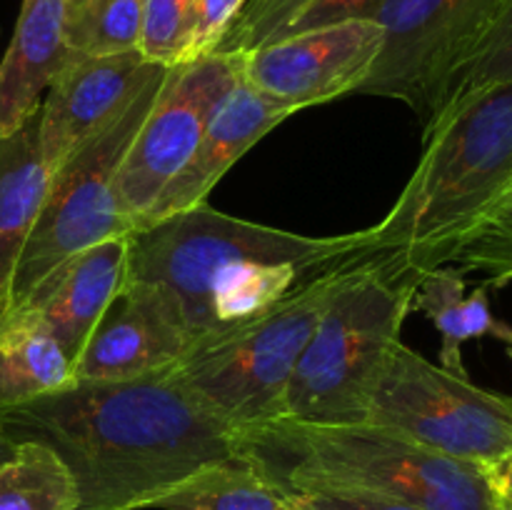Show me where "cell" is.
<instances>
[{"instance_id":"277c9868","label":"cell","mask_w":512,"mask_h":510,"mask_svg":"<svg viewBox=\"0 0 512 510\" xmlns=\"http://www.w3.org/2000/svg\"><path fill=\"white\" fill-rule=\"evenodd\" d=\"M353 263L333 265L295 285L265 313L203 335L168 378L238 428L283 418L290 378Z\"/></svg>"},{"instance_id":"3957f363","label":"cell","mask_w":512,"mask_h":510,"mask_svg":"<svg viewBox=\"0 0 512 510\" xmlns=\"http://www.w3.org/2000/svg\"><path fill=\"white\" fill-rule=\"evenodd\" d=\"M235 458L285 493H353L423 510H500L490 470L365 423L275 418L235 430Z\"/></svg>"},{"instance_id":"4316f807","label":"cell","mask_w":512,"mask_h":510,"mask_svg":"<svg viewBox=\"0 0 512 510\" xmlns=\"http://www.w3.org/2000/svg\"><path fill=\"white\" fill-rule=\"evenodd\" d=\"M243 5L245 0H198L195 3L193 33H190L183 63L213 53Z\"/></svg>"},{"instance_id":"2e32d148","label":"cell","mask_w":512,"mask_h":510,"mask_svg":"<svg viewBox=\"0 0 512 510\" xmlns=\"http://www.w3.org/2000/svg\"><path fill=\"white\" fill-rule=\"evenodd\" d=\"M65 0H23L0 58V138L38 113L53 80L73 63L63 38Z\"/></svg>"},{"instance_id":"484cf974","label":"cell","mask_w":512,"mask_h":510,"mask_svg":"<svg viewBox=\"0 0 512 510\" xmlns=\"http://www.w3.org/2000/svg\"><path fill=\"white\" fill-rule=\"evenodd\" d=\"M198 0H143L140 55L155 65L183 63Z\"/></svg>"},{"instance_id":"d6a6232c","label":"cell","mask_w":512,"mask_h":510,"mask_svg":"<svg viewBox=\"0 0 512 510\" xmlns=\"http://www.w3.org/2000/svg\"><path fill=\"white\" fill-rule=\"evenodd\" d=\"M500 510H512V498H500Z\"/></svg>"},{"instance_id":"4dcf8cb0","label":"cell","mask_w":512,"mask_h":510,"mask_svg":"<svg viewBox=\"0 0 512 510\" xmlns=\"http://www.w3.org/2000/svg\"><path fill=\"white\" fill-rule=\"evenodd\" d=\"M15 445H18V443H13V440L8 438V433L3 430V425H0V465H3L5 460L10 458V455H13Z\"/></svg>"},{"instance_id":"83f0119b","label":"cell","mask_w":512,"mask_h":510,"mask_svg":"<svg viewBox=\"0 0 512 510\" xmlns=\"http://www.w3.org/2000/svg\"><path fill=\"white\" fill-rule=\"evenodd\" d=\"M383 3L385 0H313L303 10V15L290 25L288 35L328 28V25L348 23V20H373V15L378 13Z\"/></svg>"},{"instance_id":"d6986e66","label":"cell","mask_w":512,"mask_h":510,"mask_svg":"<svg viewBox=\"0 0 512 510\" xmlns=\"http://www.w3.org/2000/svg\"><path fill=\"white\" fill-rule=\"evenodd\" d=\"M413 310L423 313L440 333V365L458 375H468L463 365V345L478 338L503 340L508 323L495 320L488 285L465 295V278L453 268L433 270L418 283Z\"/></svg>"},{"instance_id":"cb8c5ba5","label":"cell","mask_w":512,"mask_h":510,"mask_svg":"<svg viewBox=\"0 0 512 510\" xmlns=\"http://www.w3.org/2000/svg\"><path fill=\"white\" fill-rule=\"evenodd\" d=\"M510 80H512V0H505L498 18L493 20L490 30L485 33V38L480 40L478 48L473 50V55L465 60L463 68H460L458 73H455V78L450 80L440 113H443L445 108H450L453 103H458V100L478 93V90L493 88V85H500V83H510ZM438 115H435V118H438Z\"/></svg>"},{"instance_id":"9c48e42d","label":"cell","mask_w":512,"mask_h":510,"mask_svg":"<svg viewBox=\"0 0 512 510\" xmlns=\"http://www.w3.org/2000/svg\"><path fill=\"white\" fill-rule=\"evenodd\" d=\"M505 0H385L373 15L383 45L358 95L400 100L423 130L443 108L450 80L473 55Z\"/></svg>"},{"instance_id":"7c38bea8","label":"cell","mask_w":512,"mask_h":510,"mask_svg":"<svg viewBox=\"0 0 512 510\" xmlns=\"http://www.w3.org/2000/svg\"><path fill=\"white\" fill-rule=\"evenodd\" d=\"M193 345L188 325L158 285H125L73 363V380H135L168 373Z\"/></svg>"},{"instance_id":"8fae6325","label":"cell","mask_w":512,"mask_h":510,"mask_svg":"<svg viewBox=\"0 0 512 510\" xmlns=\"http://www.w3.org/2000/svg\"><path fill=\"white\" fill-rule=\"evenodd\" d=\"M383 45L375 20L305 30L243 55V80L288 110L355 93Z\"/></svg>"},{"instance_id":"5bb4252c","label":"cell","mask_w":512,"mask_h":510,"mask_svg":"<svg viewBox=\"0 0 512 510\" xmlns=\"http://www.w3.org/2000/svg\"><path fill=\"white\" fill-rule=\"evenodd\" d=\"M125 278L128 235L103 240L93 248L70 255L58 268L50 270L20 305L43 320L70 363H75L95 325L125 285Z\"/></svg>"},{"instance_id":"ac0fdd59","label":"cell","mask_w":512,"mask_h":510,"mask_svg":"<svg viewBox=\"0 0 512 510\" xmlns=\"http://www.w3.org/2000/svg\"><path fill=\"white\" fill-rule=\"evenodd\" d=\"M73 383V363L30 308L0 315V408Z\"/></svg>"},{"instance_id":"836d02e7","label":"cell","mask_w":512,"mask_h":510,"mask_svg":"<svg viewBox=\"0 0 512 510\" xmlns=\"http://www.w3.org/2000/svg\"><path fill=\"white\" fill-rule=\"evenodd\" d=\"M295 505H298V510H308V508H303V505H300V503H298V500H295Z\"/></svg>"},{"instance_id":"ffe728a7","label":"cell","mask_w":512,"mask_h":510,"mask_svg":"<svg viewBox=\"0 0 512 510\" xmlns=\"http://www.w3.org/2000/svg\"><path fill=\"white\" fill-rule=\"evenodd\" d=\"M160 510H298L295 498L240 458L218 460L165 490Z\"/></svg>"},{"instance_id":"4fadbf2b","label":"cell","mask_w":512,"mask_h":510,"mask_svg":"<svg viewBox=\"0 0 512 510\" xmlns=\"http://www.w3.org/2000/svg\"><path fill=\"white\" fill-rule=\"evenodd\" d=\"M160 68L165 65L148 63L140 50L73 60L53 80L38 108L40 150L50 173L118 120Z\"/></svg>"},{"instance_id":"1f68e13d","label":"cell","mask_w":512,"mask_h":510,"mask_svg":"<svg viewBox=\"0 0 512 510\" xmlns=\"http://www.w3.org/2000/svg\"><path fill=\"white\" fill-rule=\"evenodd\" d=\"M503 343L508 345V355L512 358V325H508V330H505V335H503Z\"/></svg>"},{"instance_id":"d4e9b609","label":"cell","mask_w":512,"mask_h":510,"mask_svg":"<svg viewBox=\"0 0 512 510\" xmlns=\"http://www.w3.org/2000/svg\"><path fill=\"white\" fill-rule=\"evenodd\" d=\"M313 0H245L213 53L248 55L283 40Z\"/></svg>"},{"instance_id":"e0dca14e","label":"cell","mask_w":512,"mask_h":510,"mask_svg":"<svg viewBox=\"0 0 512 510\" xmlns=\"http://www.w3.org/2000/svg\"><path fill=\"white\" fill-rule=\"evenodd\" d=\"M50 168L38 138V113L0 138V315L10 308L15 268L43 208Z\"/></svg>"},{"instance_id":"6da1fadb","label":"cell","mask_w":512,"mask_h":510,"mask_svg":"<svg viewBox=\"0 0 512 510\" xmlns=\"http://www.w3.org/2000/svg\"><path fill=\"white\" fill-rule=\"evenodd\" d=\"M13 443L33 440L65 460L83 510H140L195 470L235 458V428L165 373L73 380L0 408Z\"/></svg>"},{"instance_id":"7402d4cb","label":"cell","mask_w":512,"mask_h":510,"mask_svg":"<svg viewBox=\"0 0 512 510\" xmlns=\"http://www.w3.org/2000/svg\"><path fill=\"white\" fill-rule=\"evenodd\" d=\"M310 275L318 273L295 263L240 260L230 265L210 293V333L265 313Z\"/></svg>"},{"instance_id":"44dd1931","label":"cell","mask_w":512,"mask_h":510,"mask_svg":"<svg viewBox=\"0 0 512 510\" xmlns=\"http://www.w3.org/2000/svg\"><path fill=\"white\" fill-rule=\"evenodd\" d=\"M0 510H83L73 473L48 445L23 440L0 465Z\"/></svg>"},{"instance_id":"ba28073f","label":"cell","mask_w":512,"mask_h":510,"mask_svg":"<svg viewBox=\"0 0 512 510\" xmlns=\"http://www.w3.org/2000/svg\"><path fill=\"white\" fill-rule=\"evenodd\" d=\"M365 423L493 470L512 455V398L430 363L400 340L365 403Z\"/></svg>"},{"instance_id":"52a82bcc","label":"cell","mask_w":512,"mask_h":510,"mask_svg":"<svg viewBox=\"0 0 512 510\" xmlns=\"http://www.w3.org/2000/svg\"><path fill=\"white\" fill-rule=\"evenodd\" d=\"M168 70V65L160 68L138 90L133 103L118 115V120H113L93 140L80 145L50 173L43 208L15 268L10 308L23 303L30 290L70 255L93 248L103 240L125 238L133 233L130 223L118 210L115 175L145 115L153 108L168 78Z\"/></svg>"},{"instance_id":"5b68a950","label":"cell","mask_w":512,"mask_h":510,"mask_svg":"<svg viewBox=\"0 0 512 510\" xmlns=\"http://www.w3.org/2000/svg\"><path fill=\"white\" fill-rule=\"evenodd\" d=\"M345 255L348 235L313 238L200 203L128 235V278L158 285L180 310L195 343L210 333V293L230 265L268 260L323 273Z\"/></svg>"},{"instance_id":"f546056e","label":"cell","mask_w":512,"mask_h":510,"mask_svg":"<svg viewBox=\"0 0 512 510\" xmlns=\"http://www.w3.org/2000/svg\"><path fill=\"white\" fill-rule=\"evenodd\" d=\"M490 480H493L500 498H512V455L490 470Z\"/></svg>"},{"instance_id":"f1b7e54d","label":"cell","mask_w":512,"mask_h":510,"mask_svg":"<svg viewBox=\"0 0 512 510\" xmlns=\"http://www.w3.org/2000/svg\"><path fill=\"white\" fill-rule=\"evenodd\" d=\"M293 498L308 510H423L418 505L398 503V500L353 493H298Z\"/></svg>"},{"instance_id":"7a4b0ae2","label":"cell","mask_w":512,"mask_h":510,"mask_svg":"<svg viewBox=\"0 0 512 510\" xmlns=\"http://www.w3.org/2000/svg\"><path fill=\"white\" fill-rule=\"evenodd\" d=\"M423 158L380 223L348 233L355 265L418 285L453 265L512 185V80L445 108Z\"/></svg>"},{"instance_id":"9a60e30c","label":"cell","mask_w":512,"mask_h":510,"mask_svg":"<svg viewBox=\"0 0 512 510\" xmlns=\"http://www.w3.org/2000/svg\"><path fill=\"white\" fill-rule=\"evenodd\" d=\"M290 115H293V110L265 98L258 90L250 88L245 80H240L223 103V108L210 120L195 153L190 155L183 170L165 185V190L155 200L150 213L145 215L140 228H148V225L170 218L180 210L205 203L210 190L223 180V175L255 143H260L275 125H280Z\"/></svg>"},{"instance_id":"30bf717a","label":"cell","mask_w":512,"mask_h":510,"mask_svg":"<svg viewBox=\"0 0 512 510\" xmlns=\"http://www.w3.org/2000/svg\"><path fill=\"white\" fill-rule=\"evenodd\" d=\"M240 80L243 55L210 53L190 63L170 65L168 78L115 175L118 210L133 233L165 185L195 153L210 120Z\"/></svg>"},{"instance_id":"603a6c76","label":"cell","mask_w":512,"mask_h":510,"mask_svg":"<svg viewBox=\"0 0 512 510\" xmlns=\"http://www.w3.org/2000/svg\"><path fill=\"white\" fill-rule=\"evenodd\" d=\"M143 0H65L63 38L75 60L140 50Z\"/></svg>"},{"instance_id":"8992f818","label":"cell","mask_w":512,"mask_h":510,"mask_svg":"<svg viewBox=\"0 0 512 510\" xmlns=\"http://www.w3.org/2000/svg\"><path fill=\"white\" fill-rule=\"evenodd\" d=\"M418 285L355 265L310 335L285 393L283 418L358 423L365 403L400 343Z\"/></svg>"}]
</instances>
